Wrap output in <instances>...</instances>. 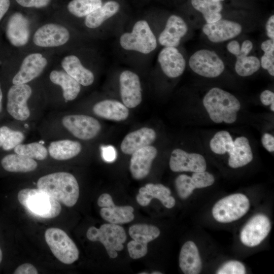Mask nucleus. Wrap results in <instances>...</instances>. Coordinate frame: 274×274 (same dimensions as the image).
Segmentation results:
<instances>
[{
  "mask_svg": "<svg viewBox=\"0 0 274 274\" xmlns=\"http://www.w3.org/2000/svg\"><path fill=\"white\" fill-rule=\"evenodd\" d=\"M193 7L200 12L207 23L216 22L222 18L223 6L217 0H191Z\"/></svg>",
  "mask_w": 274,
  "mask_h": 274,
  "instance_id": "obj_33",
  "label": "nucleus"
},
{
  "mask_svg": "<svg viewBox=\"0 0 274 274\" xmlns=\"http://www.w3.org/2000/svg\"><path fill=\"white\" fill-rule=\"evenodd\" d=\"M2 259H3V253L0 247V264L2 262Z\"/></svg>",
  "mask_w": 274,
  "mask_h": 274,
  "instance_id": "obj_52",
  "label": "nucleus"
},
{
  "mask_svg": "<svg viewBox=\"0 0 274 274\" xmlns=\"http://www.w3.org/2000/svg\"><path fill=\"white\" fill-rule=\"evenodd\" d=\"M37 186L68 207L74 206L79 198L78 183L75 177L68 173L57 172L42 177L38 181Z\"/></svg>",
  "mask_w": 274,
  "mask_h": 274,
  "instance_id": "obj_3",
  "label": "nucleus"
},
{
  "mask_svg": "<svg viewBox=\"0 0 274 274\" xmlns=\"http://www.w3.org/2000/svg\"><path fill=\"white\" fill-rule=\"evenodd\" d=\"M163 72L169 78H177L184 72L186 61L183 55L174 47H165L158 56Z\"/></svg>",
  "mask_w": 274,
  "mask_h": 274,
  "instance_id": "obj_20",
  "label": "nucleus"
},
{
  "mask_svg": "<svg viewBox=\"0 0 274 274\" xmlns=\"http://www.w3.org/2000/svg\"><path fill=\"white\" fill-rule=\"evenodd\" d=\"M70 36L68 30L63 26L48 23L37 29L33 35V42L40 47H57L67 43Z\"/></svg>",
  "mask_w": 274,
  "mask_h": 274,
  "instance_id": "obj_14",
  "label": "nucleus"
},
{
  "mask_svg": "<svg viewBox=\"0 0 274 274\" xmlns=\"http://www.w3.org/2000/svg\"><path fill=\"white\" fill-rule=\"evenodd\" d=\"M80 143L69 140L52 142L48 150L50 156L54 159L64 160L72 158L78 155L81 151Z\"/></svg>",
  "mask_w": 274,
  "mask_h": 274,
  "instance_id": "obj_30",
  "label": "nucleus"
},
{
  "mask_svg": "<svg viewBox=\"0 0 274 274\" xmlns=\"http://www.w3.org/2000/svg\"><path fill=\"white\" fill-rule=\"evenodd\" d=\"M202 30L211 42L221 43L238 36L242 31V27L236 22L221 19L205 24Z\"/></svg>",
  "mask_w": 274,
  "mask_h": 274,
  "instance_id": "obj_17",
  "label": "nucleus"
},
{
  "mask_svg": "<svg viewBox=\"0 0 274 274\" xmlns=\"http://www.w3.org/2000/svg\"><path fill=\"white\" fill-rule=\"evenodd\" d=\"M128 232L133 240L146 244L158 237L160 233L156 226L146 224L133 225L130 227Z\"/></svg>",
  "mask_w": 274,
  "mask_h": 274,
  "instance_id": "obj_34",
  "label": "nucleus"
},
{
  "mask_svg": "<svg viewBox=\"0 0 274 274\" xmlns=\"http://www.w3.org/2000/svg\"><path fill=\"white\" fill-rule=\"evenodd\" d=\"M187 30L188 27L184 20L180 16L173 15L167 19L164 29L159 36V43L164 47H176Z\"/></svg>",
  "mask_w": 274,
  "mask_h": 274,
  "instance_id": "obj_23",
  "label": "nucleus"
},
{
  "mask_svg": "<svg viewBox=\"0 0 274 274\" xmlns=\"http://www.w3.org/2000/svg\"><path fill=\"white\" fill-rule=\"evenodd\" d=\"M93 111L100 117L117 121L125 120L129 115L127 108L114 100H105L96 103Z\"/></svg>",
  "mask_w": 274,
  "mask_h": 274,
  "instance_id": "obj_28",
  "label": "nucleus"
},
{
  "mask_svg": "<svg viewBox=\"0 0 274 274\" xmlns=\"http://www.w3.org/2000/svg\"><path fill=\"white\" fill-rule=\"evenodd\" d=\"M24 139V135L20 131L12 130L7 126L0 127V147L4 150H11Z\"/></svg>",
  "mask_w": 274,
  "mask_h": 274,
  "instance_id": "obj_37",
  "label": "nucleus"
},
{
  "mask_svg": "<svg viewBox=\"0 0 274 274\" xmlns=\"http://www.w3.org/2000/svg\"><path fill=\"white\" fill-rule=\"evenodd\" d=\"M18 199L27 212L39 218H55L61 210L59 202L38 188L21 190L18 193Z\"/></svg>",
  "mask_w": 274,
  "mask_h": 274,
  "instance_id": "obj_4",
  "label": "nucleus"
},
{
  "mask_svg": "<svg viewBox=\"0 0 274 274\" xmlns=\"http://www.w3.org/2000/svg\"><path fill=\"white\" fill-rule=\"evenodd\" d=\"M47 60L38 53L28 55L12 80L14 85L26 84L38 77L47 65Z\"/></svg>",
  "mask_w": 274,
  "mask_h": 274,
  "instance_id": "obj_19",
  "label": "nucleus"
},
{
  "mask_svg": "<svg viewBox=\"0 0 274 274\" xmlns=\"http://www.w3.org/2000/svg\"><path fill=\"white\" fill-rule=\"evenodd\" d=\"M152 273V274H161L162 273L159 271H153Z\"/></svg>",
  "mask_w": 274,
  "mask_h": 274,
  "instance_id": "obj_53",
  "label": "nucleus"
},
{
  "mask_svg": "<svg viewBox=\"0 0 274 274\" xmlns=\"http://www.w3.org/2000/svg\"><path fill=\"white\" fill-rule=\"evenodd\" d=\"M203 105L210 119L215 123H234L241 104L231 93L218 87L211 88L204 96Z\"/></svg>",
  "mask_w": 274,
  "mask_h": 274,
  "instance_id": "obj_2",
  "label": "nucleus"
},
{
  "mask_svg": "<svg viewBox=\"0 0 274 274\" xmlns=\"http://www.w3.org/2000/svg\"><path fill=\"white\" fill-rule=\"evenodd\" d=\"M101 0H72L67 5L69 12L78 17L86 16L101 7Z\"/></svg>",
  "mask_w": 274,
  "mask_h": 274,
  "instance_id": "obj_35",
  "label": "nucleus"
},
{
  "mask_svg": "<svg viewBox=\"0 0 274 274\" xmlns=\"http://www.w3.org/2000/svg\"><path fill=\"white\" fill-rule=\"evenodd\" d=\"M250 202L241 193L227 196L217 202L212 209L214 219L219 222L229 223L242 217L248 211Z\"/></svg>",
  "mask_w": 274,
  "mask_h": 274,
  "instance_id": "obj_8",
  "label": "nucleus"
},
{
  "mask_svg": "<svg viewBox=\"0 0 274 274\" xmlns=\"http://www.w3.org/2000/svg\"><path fill=\"white\" fill-rule=\"evenodd\" d=\"M189 65L196 74L206 78L220 76L225 69L224 63L214 51L201 49L190 57Z\"/></svg>",
  "mask_w": 274,
  "mask_h": 274,
  "instance_id": "obj_9",
  "label": "nucleus"
},
{
  "mask_svg": "<svg viewBox=\"0 0 274 274\" xmlns=\"http://www.w3.org/2000/svg\"><path fill=\"white\" fill-rule=\"evenodd\" d=\"M179 266L185 274H198L201 271V260L194 242L188 241L182 246L179 255Z\"/></svg>",
  "mask_w": 274,
  "mask_h": 274,
  "instance_id": "obj_26",
  "label": "nucleus"
},
{
  "mask_svg": "<svg viewBox=\"0 0 274 274\" xmlns=\"http://www.w3.org/2000/svg\"><path fill=\"white\" fill-rule=\"evenodd\" d=\"M16 153L39 160L45 159L48 154L45 147L39 143L19 144L14 148Z\"/></svg>",
  "mask_w": 274,
  "mask_h": 274,
  "instance_id": "obj_38",
  "label": "nucleus"
},
{
  "mask_svg": "<svg viewBox=\"0 0 274 274\" xmlns=\"http://www.w3.org/2000/svg\"><path fill=\"white\" fill-rule=\"evenodd\" d=\"M217 1H219L221 2V1H224V0H217Z\"/></svg>",
  "mask_w": 274,
  "mask_h": 274,
  "instance_id": "obj_54",
  "label": "nucleus"
},
{
  "mask_svg": "<svg viewBox=\"0 0 274 274\" xmlns=\"http://www.w3.org/2000/svg\"><path fill=\"white\" fill-rule=\"evenodd\" d=\"M62 122L75 136L84 140L94 138L101 129V125L96 119L84 115L66 116L62 119Z\"/></svg>",
  "mask_w": 274,
  "mask_h": 274,
  "instance_id": "obj_11",
  "label": "nucleus"
},
{
  "mask_svg": "<svg viewBox=\"0 0 274 274\" xmlns=\"http://www.w3.org/2000/svg\"><path fill=\"white\" fill-rule=\"evenodd\" d=\"M169 167L174 172H202L207 168L204 158L198 153H189L180 149L174 150L171 154Z\"/></svg>",
  "mask_w": 274,
  "mask_h": 274,
  "instance_id": "obj_15",
  "label": "nucleus"
},
{
  "mask_svg": "<svg viewBox=\"0 0 274 274\" xmlns=\"http://www.w3.org/2000/svg\"><path fill=\"white\" fill-rule=\"evenodd\" d=\"M51 0H16L17 3L22 7L37 8H43L47 6Z\"/></svg>",
  "mask_w": 274,
  "mask_h": 274,
  "instance_id": "obj_42",
  "label": "nucleus"
},
{
  "mask_svg": "<svg viewBox=\"0 0 274 274\" xmlns=\"http://www.w3.org/2000/svg\"><path fill=\"white\" fill-rule=\"evenodd\" d=\"M266 31L267 36L272 40H274V15H271L268 19L266 23Z\"/></svg>",
  "mask_w": 274,
  "mask_h": 274,
  "instance_id": "obj_49",
  "label": "nucleus"
},
{
  "mask_svg": "<svg viewBox=\"0 0 274 274\" xmlns=\"http://www.w3.org/2000/svg\"><path fill=\"white\" fill-rule=\"evenodd\" d=\"M260 66V61L258 57L247 55L236 58L234 68L239 76L247 77L258 71Z\"/></svg>",
  "mask_w": 274,
  "mask_h": 274,
  "instance_id": "obj_36",
  "label": "nucleus"
},
{
  "mask_svg": "<svg viewBox=\"0 0 274 274\" xmlns=\"http://www.w3.org/2000/svg\"><path fill=\"white\" fill-rule=\"evenodd\" d=\"M271 229V223L267 216L257 214L251 218L241 230L240 238L242 243L249 247L260 244Z\"/></svg>",
  "mask_w": 274,
  "mask_h": 274,
  "instance_id": "obj_12",
  "label": "nucleus"
},
{
  "mask_svg": "<svg viewBox=\"0 0 274 274\" xmlns=\"http://www.w3.org/2000/svg\"><path fill=\"white\" fill-rule=\"evenodd\" d=\"M15 274H37L36 267L30 263H24L19 266L13 272Z\"/></svg>",
  "mask_w": 274,
  "mask_h": 274,
  "instance_id": "obj_45",
  "label": "nucleus"
},
{
  "mask_svg": "<svg viewBox=\"0 0 274 274\" xmlns=\"http://www.w3.org/2000/svg\"><path fill=\"white\" fill-rule=\"evenodd\" d=\"M120 43L125 50L136 51L143 54L151 52L157 46L156 37L145 20L137 21L131 32L122 34Z\"/></svg>",
  "mask_w": 274,
  "mask_h": 274,
  "instance_id": "obj_6",
  "label": "nucleus"
},
{
  "mask_svg": "<svg viewBox=\"0 0 274 274\" xmlns=\"http://www.w3.org/2000/svg\"><path fill=\"white\" fill-rule=\"evenodd\" d=\"M1 164L5 170L13 173L29 172L37 167L33 159L17 153L5 156L2 159Z\"/></svg>",
  "mask_w": 274,
  "mask_h": 274,
  "instance_id": "obj_31",
  "label": "nucleus"
},
{
  "mask_svg": "<svg viewBox=\"0 0 274 274\" xmlns=\"http://www.w3.org/2000/svg\"><path fill=\"white\" fill-rule=\"evenodd\" d=\"M261 102L264 106L270 105V110L274 111V93L269 90L262 91L260 95Z\"/></svg>",
  "mask_w": 274,
  "mask_h": 274,
  "instance_id": "obj_44",
  "label": "nucleus"
},
{
  "mask_svg": "<svg viewBox=\"0 0 274 274\" xmlns=\"http://www.w3.org/2000/svg\"><path fill=\"white\" fill-rule=\"evenodd\" d=\"M261 48L264 54L261 58V67L268 71L272 76H274V40L268 39L263 42Z\"/></svg>",
  "mask_w": 274,
  "mask_h": 274,
  "instance_id": "obj_39",
  "label": "nucleus"
},
{
  "mask_svg": "<svg viewBox=\"0 0 274 274\" xmlns=\"http://www.w3.org/2000/svg\"><path fill=\"white\" fill-rule=\"evenodd\" d=\"M215 182L214 176L206 171L193 173L191 177L180 175L175 180V186L179 196L182 199L188 197L196 188L209 187Z\"/></svg>",
  "mask_w": 274,
  "mask_h": 274,
  "instance_id": "obj_18",
  "label": "nucleus"
},
{
  "mask_svg": "<svg viewBox=\"0 0 274 274\" xmlns=\"http://www.w3.org/2000/svg\"><path fill=\"white\" fill-rule=\"evenodd\" d=\"M157 154L156 148L150 145L134 152L131 154L129 166L132 177L141 180L147 177Z\"/></svg>",
  "mask_w": 274,
  "mask_h": 274,
  "instance_id": "obj_21",
  "label": "nucleus"
},
{
  "mask_svg": "<svg viewBox=\"0 0 274 274\" xmlns=\"http://www.w3.org/2000/svg\"><path fill=\"white\" fill-rule=\"evenodd\" d=\"M253 49V43L250 40L244 41L240 48L239 55L236 58L248 55Z\"/></svg>",
  "mask_w": 274,
  "mask_h": 274,
  "instance_id": "obj_47",
  "label": "nucleus"
},
{
  "mask_svg": "<svg viewBox=\"0 0 274 274\" xmlns=\"http://www.w3.org/2000/svg\"><path fill=\"white\" fill-rule=\"evenodd\" d=\"M6 36L13 46L25 45L29 36V22L26 18L20 13L12 15L8 21Z\"/></svg>",
  "mask_w": 274,
  "mask_h": 274,
  "instance_id": "obj_24",
  "label": "nucleus"
},
{
  "mask_svg": "<svg viewBox=\"0 0 274 274\" xmlns=\"http://www.w3.org/2000/svg\"><path fill=\"white\" fill-rule=\"evenodd\" d=\"M102 156L104 160L107 162H113L116 158L117 153L112 146H102L101 147Z\"/></svg>",
  "mask_w": 274,
  "mask_h": 274,
  "instance_id": "obj_43",
  "label": "nucleus"
},
{
  "mask_svg": "<svg viewBox=\"0 0 274 274\" xmlns=\"http://www.w3.org/2000/svg\"><path fill=\"white\" fill-rule=\"evenodd\" d=\"M31 87L26 84L13 85L7 95V110L14 118L20 121L26 120L30 115L27 101L31 95Z\"/></svg>",
  "mask_w": 274,
  "mask_h": 274,
  "instance_id": "obj_10",
  "label": "nucleus"
},
{
  "mask_svg": "<svg viewBox=\"0 0 274 274\" xmlns=\"http://www.w3.org/2000/svg\"><path fill=\"white\" fill-rule=\"evenodd\" d=\"M10 5V0H0V20L8 10Z\"/></svg>",
  "mask_w": 274,
  "mask_h": 274,
  "instance_id": "obj_50",
  "label": "nucleus"
},
{
  "mask_svg": "<svg viewBox=\"0 0 274 274\" xmlns=\"http://www.w3.org/2000/svg\"><path fill=\"white\" fill-rule=\"evenodd\" d=\"M217 274H245L244 265L238 261L231 260L224 263L217 271Z\"/></svg>",
  "mask_w": 274,
  "mask_h": 274,
  "instance_id": "obj_40",
  "label": "nucleus"
},
{
  "mask_svg": "<svg viewBox=\"0 0 274 274\" xmlns=\"http://www.w3.org/2000/svg\"><path fill=\"white\" fill-rule=\"evenodd\" d=\"M97 204L101 207L100 215L102 218L110 223L121 224L132 221L134 219V209L131 206H116L111 196L108 193L100 195Z\"/></svg>",
  "mask_w": 274,
  "mask_h": 274,
  "instance_id": "obj_13",
  "label": "nucleus"
},
{
  "mask_svg": "<svg viewBox=\"0 0 274 274\" xmlns=\"http://www.w3.org/2000/svg\"><path fill=\"white\" fill-rule=\"evenodd\" d=\"M86 236L90 241L101 243L112 258L117 257V252L123 250V244L126 239L124 228L118 224L112 223L102 224L99 228L91 226L88 228Z\"/></svg>",
  "mask_w": 274,
  "mask_h": 274,
  "instance_id": "obj_5",
  "label": "nucleus"
},
{
  "mask_svg": "<svg viewBox=\"0 0 274 274\" xmlns=\"http://www.w3.org/2000/svg\"><path fill=\"white\" fill-rule=\"evenodd\" d=\"M45 237L53 255L62 263L70 264L78 259L77 247L63 230L58 228H48Z\"/></svg>",
  "mask_w": 274,
  "mask_h": 274,
  "instance_id": "obj_7",
  "label": "nucleus"
},
{
  "mask_svg": "<svg viewBox=\"0 0 274 274\" xmlns=\"http://www.w3.org/2000/svg\"><path fill=\"white\" fill-rule=\"evenodd\" d=\"M2 98H3V93H2V89L1 88V85H0V112L2 110Z\"/></svg>",
  "mask_w": 274,
  "mask_h": 274,
  "instance_id": "obj_51",
  "label": "nucleus"
},
{
  "mask_svg": "<svg viewBox=\"0 0 274 274\" xmlns=\"http://www.w3.org/2000/svg\"><path fill=\"white\" fill-rule=\"evenodd\" d=\"M49 78L52 83L61 87L66 101L75 99L79 94L80 84L65 72L54 70L51 72Z\"/></svg>",
  "mask_w": 274,
  "mask_h": 274,
  "instance_id": "obj_29",
  "label": "nucleus"
},
{
  "mask_svg": "<svg viewBox=\"0 0 274 274\" xmlns=\"http://www.w3.org/2000/svg\"><path fill=\"white\" fill-rule=\"evenodd\" d=\"M226 48L229 52L236 57L239 55L241 47L237 41L232 40L229 42L227 45Z\"/></svg>",
  "mask_w": 274,
  "mask_h": 274,
  "instance_id": "obj_48",
  "label": "nucleus"
},
{
  "mask_svg": "<svg viewBox=\"0 0 274 274\" xmlns=\"http://www.w3.org/2000/svg\"><path fill=\"white\" fill-rule=\"evenodd\" d=\"M261 142L265 149L270 152L274 151V137L272 135L265 133L263 134Z\"/></svg>",
  "mask_w": 274,
  "mask_h": 274,
  "instance_id": "obj_46",
  "label": "nucleus"
},
{
  "mask_svg": "<svg viewBox=\"0 0 274 274\" xmlns=\"http://www.w3.org/2000/svg\"><path fill=\"white\" fill-rule=\"evenodd\" d=\"M210 147L217 154L228 153V164L233 168L246 165L253 159V153L248 139L242 136L233 141L227 131L217 132L210 141Z\"/></svg>",
  "mask_w": 274,
  "mask_h": 274,
  "instance_id": "obj_1",
  "label": "nucleus"
},
{
  "mask_svg": "<svg viewBox=\"0 0 274 274\" xmlns=\"http://www.w3.org/2000/svg\"><path fill=\"white\" fill-rule=\"evenodd\" d=\"M61 65L65 72L80 84L87 86L93 83V74L83 66L76 56L71 55L64 57L61 61Z\"/></svg>",
  "mask_w": 274,
  "mask_h": 274,
  "instance_id": "obj_27",
  "label": "nucleus"
},
{
  "mask_svg": "<svg viewBox=\"0 0 274 274\" xmlns=\"http://www.w3.org/2000/svg\"><path fill=\"white\" fill-rule=\"evenodd\" d=\"M170 190L161 184L149 183L140 188L136 199L142 206H148L153 198L159 200L168 209L174 207L175 199L170 195Z\"/></svg>",
  "mask_w": 274,
  "mask_h": 274,
  "instance_id": "obj_22",
  "label": "nucleus"
},
{
  "mask_svg": "<svg viewBox=\"0 0 274 274\" xmlns=\"http://www.w3.org/2000/svg\"><path fill=\"white\" fill-rule=\"evenodd\" d=\"M120 94L123 104L128 108L138 106L142 101L139 76L130 71H123L119 78Z\"/></svg>",
  "mask_w": 274,
  "mask_h": 274,
  "instance_id": "obj_16",
  "label": "nucleus"
},
{
  "mask_svg": "<svg viewBox=\"0 0 274 274\" xmlns=\"http://www.w3.org/2000/svg\"><path fill=\"white\" fill-rule=\"evenodd\" d=\"M147 244L133 239L130 241L127 244V250L130 257L136 259L145 256L148 251Z\"/></svg>",
  "mask_w": 274,
  "mask_h": 274,
  "instance_id": "obj_41",
  "label": "nucleus"
},
{
  "mask_svg": "<svg viewBox=\"0 0 274 274\" xmlns=\"http://www.w3.org/2000/svg\"><path fill=\"white\" fill-rule=\"evenodd\" d=\"M156 133L154 130L143 127L127 134L121 144L122 152L131 155L135 151L149 146L155 140Z\"/></svg>",
  "mask_w": 274,
  "mask_h": 274,
  "instance_id": "obj_25",
  "label": "nucleus"
},
{
  "mask_svg": "<svg viewBox=\"0 0 274 274\" xmlns=\"http://www.w3.org/2000/svg\"><path fill=\"white\" fill-rule=\"evenodd\" d=\"M119 9L120 5L117 2L108 1L86 16L85 24L88 28H97L105 20L117 13Z\"/></svg>",
  "mask_w": 274,
  "mask_h": 274,
  "instance_id": "obj_32",
  "label": "nucleus"
}]
</instances>
